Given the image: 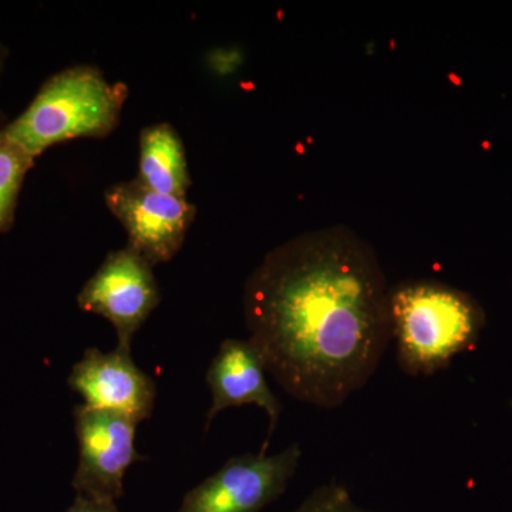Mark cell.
<instances>
[{"label": "cell", "instance_id": "1", "mask_svg": "<svg viewBox=\"0 0 512 512\" xmlns=\"http://www.w3.org/2000/svg\"><path fill=\"white\" fill-rule=\"evenodd\" d=\"M390 289L375 249L335 225L272 249L244 292L249 340L293 399L343 406L369 383L392 340Z\"/></svg>", "mask_w": 512, "mask_h": 512}, {"label": "cell", "instance_id": "2", "mask_svg": "<svg viewBox=\"0 0 512 512\" xmlns=\"http://www.w3.org/2000/svg\"><path fill=\"white\" fill-rule=\"evenodd\" d=\"M390 329L397 363L409 376H431L477 345L485 313L470 293L431 279L390 289Z\"/></svg>", "mask_w": 512, "mask_h": 512}, {"label": "cell", "instance_id": "3", "mask_svg": "<svg viewBox=\"0 0 512 512\" xmlns=\"http://www.w3.org/2000/svg\"><path fill=\"white\" fill-rule=\"evenodd\" d=\"M127 86L93 66H73L47 79L35 99L2 133L36 158L74 138L109 136L119 126Z\"/></svg>", "mask_w": 512, "mask_h": 512}, {"label": "cell", "instance_id": "4", "mask_svg": "<svg viewBox=\"0 0 512 512\" xmlns=\"http://www.w3.org/2000/svg\"><path fill=\"white\" fill-rule=\"evenodd\" d=\"M293 443L278 454H242L188 491L173 512H262L285 493L301 463Z\"/></svg>", "mask_w": 512, "mask_h": 512}, {"label": "cell", "instance_id": "5", "mask_svg": "<svg viewBox=\"0 0 512 512\" xmlns=\"http://www.w3.org/2000/svg\"><path fill=\"white\" fill-rule=\"evenodd\" d=\"M154 266L130 247L110 252L77 295L84 312L114 326L117 346L131 350L134 335L160 303Z\"/></svg>", "mask_w": 512, "mask_h": 512}, {"label": "cell", "instance_id": "6", "mask_svg": "<svg viewBox=\"0 0 512 512\" xmlns=\"http://www.w3.org/2000/svg\"><path fill=\"white\" fill-rule=\"evenodd\" d=\"M137 426L120 414L83 404L74 409L79 463L72 485L77 494L109 501L123 497L128 468L143 460L136 447Z\"/></svg>", "mask_w": 512, "mask_h": 512}, {"label": "cell", "instance_id": "7", "mask_svg": "<svg viewBox=\"0 0 512 512\" xmlns=\"http://www.w3.org/2000/svg\"><path fill=\"white\" fill-rule=\"evenodd\" d=\"M104 198L127 231V247L153 266L178 254L197 212L187 198L158 194L136 180L113 185Z\"/></svg>", "mask_w": 512, "mask_h": 512}, {"label": "cell", "instance_id": "8", "mask_svg": "<svg viewBox=\"0 0 512 512\" xmlns=\"http://www.w3.org/2000/svg\"><path fill=\"white\" fill-rule=\"evenodd\" d=\"M70 389L80 394L83 406L120 414L141 423L156 406L157 387L131 357V350L116 346L110 352L89 348L72 367Z\"/></svg>", "mask_w": 512, "mask_h": 512}, {"label": "cell", "instance_id": "9", "mask_svg": "<svg viewBox=\"0 0 512 512\" xmlns=\"http://www.w3.org/2000/svg\"><path fill=\"white\" fill-rule=\"evenodd\" d=\"M264 356L249 339H225L207 372L211 406L205 430L215 417L232 407L256 406L269 417V434L261 451L268 448L269 437L278 426L282 404L266 379Z\"/></svg>", "mask_w": 512, "mask_h": 512}, {"label": "cell", "instance_id": "10", "mask_svg": "<svg viewBox=\"0 0 512 512\" xmlns=\"http://www.w3.org/2000/svg\"><path fill=\"white\" fill-rule=\"evenodd\" d=\"M136 181L148 190L185 198L191 187L183 140L171 124L144 128Z\"/></svg>", "mask_w": 512, "mask_h": 512}, {"label": "cell", "instance_id": "11", "mask_svg": "<svg viewBox=\"0 0 512 512\" xmlns=\"http://www.w3.org/2000/svg\"><path fill=\"white\" fill-rule=\"evenodd\" d=\"M33 164L35 158L0 131V234L15 221L19 194Z\"/></svg>", "mask_w": 512, "mask_h": 512}, {"label": "cell", "instance_id": "12", "mask_svg": "<svg viewBox=\"0 0 512 512\" xmlns=\"http://www.w3.org/2000/svg\"><path fill=\"white\" fill-rule=\"evenodd\" d=\"M291 512H380L367 510L353 500L345 485L329 483L315 488Z\"/></svg>", "mask_w": 512, "mask_h": 512}, {"label": "cell", "instance_id": "13", "mask_svg": "<svg viewBox=\"0 0 512 512\" xmlns=\"http://www.w3.org/2000/svg\"><path fill=\"white\" fill-rule=\"evenodd\" d=\"M207 64L211 72L218 76L235 73L242 64V53L237 47H220L208 53Z\"/></svg>", "mask_w": 512, "mask_h": 512}, {"label": "cell", "instance_id": "14", "mask_svg": "<svg viewBox=\"0 0 512 512\" xmlns=\"http://www.w3.org/2000/svg\"><path fill=\"white\" fill-rule=\"evenodd\" d=\"M66 512H121L116 501L99 500V498L87 497L77 494L69 510Z\"/></svg>", "mask_w": 512, "mask_h": 512}, {"label": "cell", "instance_id": "15", "mask_svg": "<svg viewBox=\"0 0 512 512\" xmlns=\"http://www.w3.org/2000/svg\"><path fill=\"white\" fill-rule=\"evenodd\" d=\"M6 56H8V50L0 45V77H2L3 67H5Z\"/></svg>", "mask_w": 512, "mask_h": 512}]
</instances>
